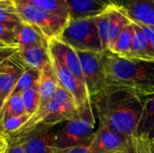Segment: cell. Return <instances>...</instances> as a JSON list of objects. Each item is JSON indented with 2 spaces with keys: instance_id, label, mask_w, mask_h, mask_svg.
Instances as JSON below:
<instances>
[{
  "instance_id": "6da1fadb",
  "label": "cell",
  "mask_w": 154,
  "mask_h": 153,
  "mask_svg": "<svg viewBox=\"0 0 154 153\" xmlns=\"http://www.w3.org/2000/svg\"><path fill=\"white\" fill-rule=\"evenodd\" d=\"M90 100L99 123L126 136L136 135L143 108L141 95L127 88L107 86Z\"/></svg>"
},
{
  "instance_id": "7a4b0ae2",
  "label": "cell",
  "mask_w": 154,
  "mask_h": 153,
  "mask_svg": "<svg viewBox=\"0 0 154 153\" xmlns=\"http://www.w3.org/2000/svg\"><path fill=\"white\" fill-rule=\"evenodd\" d=\"M106 87H119L139 95L154 92V60H140L118 56L104 50Z\"/></svg>"
},
{
  "instance_id": "3957f363",
  "label": "cell",
  "mask_w": 154,
  "mask_h": 153,
  "mask_svg": "<svg viewBox=\"0 0 154 153\" xmlns=\"http://www.w3.org/2000/svg\"><path fill=\"white\" fill-rule=\"evenodd\" d=\"M81 109L72 96L62 87L59 86L52 99L28 120V122L12 136L14 140L22 139L39 128L54 127L55 125L79 117Z\"/></svg>"
},
{
  "instance_id": "277c9868",
  "label": "cell",
  "mask_w": 154,
  "mask_h": 153,
  "mask_svg": "<svg viewBox=\"0 0 154 153\" xmlns=\"http://www.w3.org/2000/svg\"><path fill=\"white\" fill-rule=\"evenodd\" d=\"M81 109V114L76 119L66 122L56 132L54 148L66 149L88 145L96 132V119L91 101Z\"/></svg>"
},
{
  "instance_id": "5b68a950",
  "label": "cell",
  "mask_w": 154,
  "mask_h": 153,
  "mask_svg": "<svg viewBox=\"0 0 154 153\" xmlns=\"http://www.w3.org/2000/svg\"><path fill=\"white\" fill-rule=\"evenodd\" d=\"M59 39L77 51H104L94 18L69 19Z\"/></svg>"
},
{
  "instance_id": "8992f818",
  "label": "cell",
  "mask_w": 154,
  "mask_h": 153,
  "mask_svg": "<svg viewBox=\"0 0 154 153\" xmlns=\"http://www.w3.org/2000/svg\"><path fill=\"white\" fill-rule=\"evenodd\" d=\"M14 3L22 20L36 26L48 41L59 39L69 20L28 4Z\"/></svg>"
},
{
  "instance_id": "52a82bcc",
  "label": "cell",
  "mask_w": 154,
  "mask_h": 153,
  "mask_svg": "<svg viewBox=\"0 0 154 153\" xmlns=\"http://www.w3.org/2000/svg\"><path fill=\"white\" fill-rule=\"evenodd\" d=\"M88 95L97 96L106 87V76L104 65V52L77 51Z\"/></svg>"
},
{
  "instance_id": "ba28073f",
  "label": "cell",
  "mask_w": 154,
  "mask_h": 153,
  "mask_svg": "<svg viewBox=\"0 0 154 153\" xmlns=\"http://www.w3.org/2000/svg\"><path fill=\"white\" fill-rule=\"evenodd\" d=\"M133 137L119 133L99 123L89 146L94 153H125L132 145Z\"/></svg>"
},
{
  "instance_id": "9c48e42d",
  "label": "cell",
  "mask_w": 154,
  "mask_h": 153,
  "mask_svg": "<svg viewBox=\"0 0 154 153\" xmlns=\"http://www.w3.org/2000/svg\"><path fill=\"white\" fill-rule=\"evenodd\" d=\"M26 68L19 50L0 64V109L11 96Z\"/></svg>"
},
{
  "instance_id": "30bf717a",
  "label": "cell",
  "mask_w": 154,
  "mask_h": 153,
  "mask_svg": "<svg viewBox=\"0 0 154 153\" xmlns=\"http://www.w3.org/2000/svg\"><path fill=\"white\" fill-rule=\"evenodd\" d=\"M51 60L57 75L60 86L72 96L79 108H82L88 102H90L91 100L87 87L56 59L51 56Z\"/></svg>"
},
{
  "instance_id": "8fae6325",
  "label": "cell",
  "mask_w": 154,
  "mask_h": 153,
  "mask_svg": "<svg viewBox=\"0 0 154 153\" xmlns=\"http://www.w3.org/2000/svg\"><path fill=\"white\" fill-rule=\"evenodd\" d=\"M49 50L51 57L56 59L65 68H67L86 87L81 63L77 50L64 43L60 39L49 41Z\"/></svg>"
},
{
  "instance_id": "7c38bea8",
  "label": "cell",
  "mask_w": 154,
  "mask_h": 153,
  "mask_svg": "<svg viewBox=\"0 0 154 153\" xmlns=\"http://www.w3.org/2000/svg\"><path fill=\"white\" fill-rule=\"evenodd\" d=\"M56 132L54 127L39 128L32 133L15 141L20 142L25 153H51Z\"/></svg>"
},
{
  "instance_id": "4fadbf2b",
  "label": "cell",
  "mask_w": 154,
  "mask_h": 153,
  "mask_svg": "<svg viewBox=\"0 0 154 153\" xmlns=\"http://www.w3.org/2000/svg\"><path fill=\"white\" fill-rule=\"evenodd\" d=\"M69 19L94 18L114 4L111 0H65Z\"/></svg>"
},
{
  "instance_id": "5bb4252c",
  "label": "cell",
  "mask_w": 154,
  "mask_h": 153,
  "mask_svg": "<svg viewBox=\"0 0 154 153\" xmlns=\"http://www.w3.org/2000/svg\"><path fill=\"white\" fill-rule=\"evenodd\" d=\"M123 7L132 22L154 29V0H125Z\"/></svg>"
},
{
  "instance_id": "9a60e30c",
  "label": "cell",
  "mask_w": 154,
  "mask_h": 153,
  "mask_svg": "<svg viewBox=\"0 0 154 153\" xmlns=\"http://www.w3.org/2000/svg\"><path fill=\"white\" fill-rule=\"evenodd\" d=\"M16 44L19 49L49 44L48 39L34 25L22 21L15 28Z\"/></svg>"
},
{
  "instance_id": "2e32d148",
  "label": "cell",
  "mask_w": 154,
  "mask_h": 153,
  "mask_svg": "<svg viewBox=\"0 0 154 153\" xmlns=\"http://www.w3.org/2000/svg\"><path fill=\"white\" fill-rule=\"evenodd\" d=\"M141 96L143 99V108L137 126L136 136L152 141L154 140V92Z\"/></svg>"
},
{
  "instance_id": "e0dca14e",
  "label": "cell",
  "mask_w": 154,
  "mask_h": 153,
  "mask_svg": "<svg viewBox=\"0 0 154 153\" xmlns=\"http://www.w3.org/2000/svg\"><path fill=\"white\" fill-rule=\"evenodd\" d=\"M39 85H40V93H41L40 107H42L46 104H48L52 99L60 86L57 75L51 64V60H50L41 69Z\"/></svg>"
},
{
  "instance_id": "ac0fdd59",
  "label": "cell",
  "mask_w": 154,
  "mask_h": 153,
  "mask_svg": "<svg viewBox=\"0 0 154 153\" xmlns=\"http://www.w3.org/2000/svg\"><path fill=\"white\" fill-rule=\"evenodd\" d=\"M19 53L26 67L39 71L51 60L49 44L19 49Z\"/></svg>"
},
{
  "instance_id": "d6986e66",
  "label": "cell",
  "mask_w": 154,
  "mask_h": 153,
  "mask_svg": "<svg viewBox=\"0 0 154 153\" xmlns=\"http://www.w3.org/2000/svg\"><path fill=\"white\" fill-rule=\"evenodd\" d=\"M131 22V19L128 17L123 6H117L114 5L110 7V26L107 50H112L122 31Z\"/></svg>"
},
{
  "instance_id": "ffe728a7",
  "label": "cell",
  "mask_w": 154,
  "mask_h": 153,
  "mask_svg": "<svg viewBox=\"0 0 154 153\" xmlns=\"http://www.w3.org/2000/svg\"><path fill=\"white\" fill-rule=\"evenodd\" d=\"M133 23L134 27V35L131 46L130 54L127 58L140 60H154V54L145 33L137 23L134 22Z\"/></svg>"
},
{
  "instance_id": "44dd1931",
  "label": "cell",
  "mask_w": 154,
  "mask_h": 153,
  "mask_svg": "<svg viewBox=\"0 0 154 153\" xmlns=\"http://www.w3.org/2000/svg\"><path fill=\"white\" fill-rule=\"evenodd\" d=\"M15 3L31 5L38 9L69 19V14L65 0H13Z\"/></svg>"
},
{
  "instance_id": "7402d4cb",
  "label": "cell",
  "mask_w": 154,
  "mask_h": 153,
  "mask_svg": "<svg viewBox=\"0 0 154 153\" xmlns=\"http://www.w3.org/2000/svg\"><path fill=\"white\" fill-rule=\"evenodd\" d=\"M134 35V27L133 22H131L122 31L121 34L117 38L114 47L110 51L118 56L127 58L130 54Z\"/></svg>"
},
{
  "instance_id": "603a6c76",
  "label": "cell",
  "mask_w": 154,
  "mask_h": 153,
  "mask_svg": "<svg viewBox=\"0 0 154 153\" xmlns=\"http://www.w3.org/2000/svg\"><path fill=\"white\" fill-rule=\"evenodd\" d=\"M25 113L26 111L22 99V96L21 95L11 96L6 100L3 107L0 109V126L4 122H5L9 118L18 116Z\"/></svg>"
},
{
  "instance_id": "cb8c5ba5",
  "label": "cell",
  "mask_w": 154,
  "mask_h": 153,
  "mask_svg": "<svg viewBox=\"0 0 154 153\" xmlns=\"http://www.w3.org/2000/svg\"><path fill=\"white\" fill-rule=\"evenodd\" d=\"M22 21L13 0L0 2V23L15 30Z\"/></svg>"
},
{
  "instance_id": "d4e9b609",
  "label": "cell",
  "mask_w": 154,
  "mask_h": 153,
  "mask_svg": "<svg viewBox=\"0 0 154 153\" xmlns=\"http://www.w3.org/2000/svg\"><path fill=\"white\" fill-rule=\"evenodd\" d=\"M22 99L27 114L32 116L39 109L41 105V93L39 82L28 89L24 90L22 94Z\"/></svg>"
},
{
  "instance_id": "484cf974",
  "label": "cell",
  "mask_w": 154,
  "mask_h": 153,
  "mask_svg": "<svg viewBox=\"0 0 154 153\" xmlns=\"http://www.w3.org/2000/svg\"><path fill=\"white\" fill-rule=\"evenodd\" d=\"M39 80H40V71L27 67L26 69L24 70V72L23 73V75L21 76L20 79L16 83L11 96L21 95L24 90H26L29 87H32L33 85L37 84L39 82Z\"/></svg>"
},
{
  "instance_id": "4316f807",
  "label": "cell",
  "mask_w": 154,
  "mask_h": 153,
  "mask_svg": "<svg viewBox=\"0 0 154 153\" xmlns=\"http://www.w3.org/2000/svg\"><path fill=\"white\" fill-rule=\"evenodd\" d=\"M110 7L107 10H106L104 13H102L101 14L94 17V21L96 23L99 38L101 41L102 48L104 50H107V45H108L109 26H110Z\"/></svg>"
},
{
  "instance_id": "83f0119b",
  "label": "cell",
  "mask_w": 154,
  "mask_h": 153,
  "mask_svg": "<svg viewBox=\"0 0 154 153\" xmlns=\"http://www.w3.org/2000/svg\"><path fill=\"white\" fill-rule=\"evenodd\" d=\"M31 117L32 116L29 114L25 113L23 115L9 118L1 124L0 133H2L7 137H12L28 122Z\"/></svg>"
},
{
  "instance_id": "f1b7e54d",
  "label": "cell",
  "mask_w": 154,
  "mask_h": 153,
  "mask_svg": "<svg viewBox=\"0 0 154 153\" xmlns=\"http://www.w3.org/2000/svg\"><path fill=\"white\" fill-rule=\"evenodd\" d=\"M0 41L6 46H17L15 31L0 23Z\"/></svg>"
},
{
  "instance_id": "f546056e",
  "label": "cell",
  "mask_w": 154,
  "mask_h": 153,
  "mask_svg": "<svg viewBox=\"0 0 154 153\" xmlns=\"http://www.w3.org/2000/svg\"><path fill=\"white\" fill-rule=\"evenodd\" d=\"M51 153H94L91 150L89 144L88 145H81L72 148H66V149H57L53 148Z\"/></svg>"
},
{
  "instance_id": "4dcf8cb0",
  "label": "cell",
  "mask_w": 154,
  "mask_h": 153,
  "mask_svg": "<svg viewBox=\"0 0 154 153\" xmlns=\"http://www.w3.org/2000/svg\"><path fill=\"white\" fill-rule=\"evenodd\" d=\"M19 50L18 46H4L0 47V64L12 57Z\"/></svg>"
},
{
  "instance_id": "1f68e13d",
  "label": "cell",
  "mask_w": 154,
  "mask_h": 153,
  "mask_svg": "<svg viewBox=\"0 0 154 153\" xmlns=\"http://www.w3.org/2000/svg\"><path fill=\"white\" fill-rule=\"evenodd\" d=\"M143 31V32L145 33L146 37H147V40L149 41V44L152 50V52L154 54V29L149 27V26H146V25H143V24H141V23H137Z\"/></svg>"
},
{
  "instance_id": "d6a6232c",
  "label": "cell",
  "mask_w": 154,
  "mask_h": 153,
  "mask_svg": "<svg viewBox=\"0 0 154 153\" xmlns=\"http://www.w3.org/2000/svg\"><path fill=\"white\" fill-rule=\"evenodd\" d=\"M5 153H25L20 142L13 140L12 142L9 143V147Z\"/></svg>"
},
{
  "instance_id": "836d02e7",
  "label": "cell",
  "mask_w": 154,
  "mask_h": 153,
  "mask_svg": "<svg viewBox=\"0 0 154 153\" xmlns=\"http://www.w3.org/2000/svg\"><path fill=\"white\" fill-rule=\"evenodd\" d=\"M9 141L7 136L0 133V153H5L9 147Z\"/></svg>"
},
{
  "instance_id": "e575fe53",
  "label": "cell",
  "mask_w": 154,
  "mask_h": 153,
  "mask_svg": "<svg viewBox=\"0 0 154 153\" xmlns=\"http://www.w3.org/2000/svg\"><path fill=\"white\" fill-rule=\"evenodd\" d=\"M111 1L114 5H116L117 6H123L125 2V0H111Z\"/></svg>"
},
{
  "instance_id": "d590c367",
  "label": "cell",
  "mask_w": 154,
  "mask_h": 153,
  "mask_svg": "<svg viewBox=\"0 0 154 153\" xmlns=\"http://www.w3.org/2000/svg\"><path fill=\"white\" fill-rule=\"evenodd\" d=\"M4 46H6V45H5L3 42H1V41H0V47H4Z\"/></svg>"
},
{
  "instance_id": "8d00e7d4",
  "label": "cell",
  "mask_w": 154,
  "mask_h": 153,
  "mask_svg": "<svg viewBox=\"0 0 154 153\" xmlns=\"http://www.w3.org/2000/svg\"><path fill=\"white\" fill-rule=\"evenodd\" d=\"M151 142H152V146H153V148H154V140L151 141Z\"/></svg>"
},
{
  "instance_id": "74e56055",
  "label": "cell",
  "mask_w": 154,
  "mask_h": 153,
  "mask_svg": "<svg viewBox=\"0 0 154 153\" xmlns=\"http://www.w3.org/2000/svg\"><path fill=\"white\" fill-rule=\"evenodd\" d=\"M4 1H12V0H0V2H4Z\"/></svg>"
},
{
  "instance_id": "f35d334b",
  "label": "cell",
  "mask_w": 154,
  "mask_h": 153,
  "mask_svg": "<svg viewBox=\"0 0 154 153\" xmlns=\"http://www.w3.org/2000/svg\"><path fill=\"white\" fill-rule=\"evenodd\" d=\"M152 147H153V146H152ZM153 151H154V148H153Z\"/></svg>"
}]
</instances>
